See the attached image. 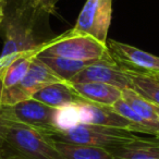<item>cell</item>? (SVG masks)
I'll return each mask as SVG.
<instances>
[{
  "mask_svg": "<svg viewBox=\"0 0 159 159\" xmlns=\"http://www.w3.org/2000/svg\"><path fill=\"white\" fill-rule=\"evenodd\" d=\"M49 16L34 0H3V19L0 24L3 40L1 68H6L22 53L42 52L56 36L49 26Z\"/></svg>",
  "mask_w": 159,
  "mask_h": 159,
  "instance_id": "1",
  "label": "cell"
},
{
  "mask_svg": "<svg viewBox=\"0 0 159 159\" xmlns=\"http://www.w3.org/2000/svg\"><path fill=\"white\" fill-rule=\"evenodd\" d=\"M0 148L5 157L61 159L52 139L25 124L0 119Z\"/></svg>",
  "mask_w": 159,
  "mask_h": 159,
  "instance_id": "2",
  "label": "cell"
},
{
  "mask_svg": "<svg viewBox=\"0 0 159 159\" xmlns=\"http://www.w3.org/2000/svg\"><path fill=\"white\" fill-rule=\"evenodd\" d=\"M46 135L55 141L91 145L106 149H110L139 139L134 132L123 129L85 123H80L66 130L57 129Z\"/></svg>",
  "mask_w": 159,
  "mask_h": 159,
  "instance_id": "3",
  "label": "cell"
},
{
  "mask_svg": "<svg viewBox=\"0 0 159 159\" xmlns=\"http://www.w3.org/2000/svg\"><path fill=\"white\" fill-rule=\"evenodd\" d=\"M39 55L58 56L84 61L110 57L106 44L98 42L92 36L74 34L70 30L49 40Z\"/></svg>",
  "mask_w": 159,
  "mask_h": 159,
  "instance_id": "4",
  "label": "cell"
},
{
  "mask_svg": "<svg viewBox=\"0 0 159 159\" xmlns=\"http://www.w3.org/2000/svg\"><path fill=\"white\" fill-rule=\"evenodd\" d=\"M55 108L30 98L16 105L2 106L0 109V119L25 124L49 134L57 130L55 126Z\"/></svg>",
  "mask_w": 159,
  "mask_h": 159,
  "instance_id": "5",
  "label": "cell"
},
{
  "mask_svg": "<svg viewBox=\"0 0 159 159\" xmlns=\"http://www.w3.org/2000/svg\"><path fill=\"white\" fill-rule=\"evenodd\" d=\"M58 82L66 81L60 79L55 72H52L46 64H44L36 57L32 61L25 76L20 82L14 86L2 91L1 106H11L23 100L30 99L36 92L42 89L43 87Z\"/></svg>",
  "mask_w": 159,
  "mask_h": 159,
  "instance_id": "6",
  "label": "cell"
},
{
  "mask_svg": "<svg viewBox=\"0 0 159 159\" xmlns=\"http://www.w3.org/2000/svg\"><path fill=\"white\" fill-rule=\"evenodd\" d=\"M112 16V0H87L79 14L74 34L92 36L98 42L106 44Z\"/></svg>",
  "mask_w": 159,
  "mask_h": 159,
  "instance_id": "7",
  "label": "cell"
},
{
  "mask_svg": "<svg viewBox=\"0 0 159 159\" xmlns=\"http://www.w3.org/2000/svg\"><path fill=\"white\" fill-rule=\"evenodd\" d=\"M106 45L111 58L121 70L150 76L159 74L157 56L113 39H107Z\"/></svg>",
  "mask_w": 159,
  "mask_h": 159,
  "instance_id": "8",
  "label": "cell"
},
{
  "mask_svg": "<svg viewBox=\"0 0 159 159\" xmlns=\"http://www.w3.org/2000/svg\"><path fill=\"white\" fill-rule=\"evenodd\" d=\"M99 82L123 89H131V81L124 70H121L110 57L97 60L77 73L69 83Z\"/></svg>",
  "mask_w": 159,
  "mask_h": 159,
  "instance_id": "9",
  "label": "cell"
},
{
  "mask_svg": "<svg viewBox=\"0 0 159 159\" xmlns=\"http://www.w3.org/2000/svg\"><path fill=\"white\" fill-rule=\"evenodd\" d=\"M81 116V123L97 124V125L111 126L134 132L131 122L120 116L112 106L95 104L81 99L75 102Z\"/></svg>",
  "mask_w": 159,
  "mask_h": 159,
  "instance_id": "10",
  "label": "cell"
},
{
  "mask_svg": "<svg viewBox=\"0 0 159 159\" xmlns=\"http://www.w3.org/2000/svg\"><path fill=\"white\" fill-rule=\"evenodd\" d=\"M70 84L75 93L86 102L112 106L121 98V89L106 83L84 82Z\"/></svg>",
  "mask_w": 159,
  "mask_h": 159,
  "instance_id": "11",
  "label": "cell"
},
{
  "mask_svg": "<svg viewBox=\"0 0 159 159\" xmlns=\"http://www.w3.org/2000/svg\"><path fill=\"white\" fill-rule=\"evenodd\" d=\"M113 159H159V139H142L110 148Z\"/></svg>",
  "mask_w": 159,
  "mask_h": 159,
  "instance_id": "12",
  "label": "cell"
},
{
  "mask_svg": "<svg viewBox=\"0 0 159 159\" xmlns=\"http://www.w3.org/2000/svg\"><path fill=\"white\" fill-rule=\"evenodd\" d=\"M32 98L55 109L74 104L82 99L68 82H58L47 85L36 92Z\"/></svg>",
  "mask_w": 159,
  "mask_h": 159,
  "instance_id": "13",
  "label": "cell"
},
{
  "mask_svg": "<svg viewBox=\"0 0 159 159\" xmlns=\"http://www.w3.org/2000/svg\"><path fill=\"white\" fill-rule=\"evenodd\" d=\"M61 159H113L109 149L91 145L73 144L52 139Z\"/></svg>",
  "mask_w": 159,
  "mask_h": 159,
  "instance_id": "14",
  "label": "cell"
},
{
  "mask_svg": "<svg viewBox=\"0 0 159 159\" xmlns=\"http://www.w3.org/2000/svg\"><path fill=\"white\" fill-rule=\"evenodd\" d=\"M37 59L46 64L52 72H55L61 80L66 82H70L71 80L80 73L83 69L91 66L97 60L84 61V60H73L68 58L58 57V56H44L38 55Z\"/></svg>",
  "mask_w": 159,
  "mask_h": 159,
  "instance_id": "15",
  "label": "cell"
},
{
  "mask_svg": "<svg viewBox=\"0 0 159 159\" xmlns=\"http://www.w3.org/2000/svg\"><path fill=\"white\" fill-rule=\"evenodd\" d=\"M38 51H29L19 56L16 60L3 68L2 74V87L3 89H8L10 87L18 84L21 80L25 76L29 71L32 61L38 56Z\"/></svg>",
  "mask_w": 159,
  "mask_h": 159,
  "instance_id": "16",
  "label": "cell"
},
{
  "mask_svg": "<svg viewBox=\"0 0 159 159\" xmlns=\"http://www.w3.org/2000/svg\"><path fill=\"white\" fill-rule=\"evenodd\" d=\"M121 97L143 119L152 123H159V107L145 99L130 87L121 89Z\"/></svg>",
  "mask_w": 159,
  "mask_h": 159,
  "instance_id": "17",
  "label": "cell"
},
{
  "mask_svg": "<svg viewBox=\"0 0 159 159\" xmlns=\"http://www.w3.org/2000/svg\"><path fill=\"white\" fill-rule=\"evenodd\" d=\"M131 81V89L139 95L159 107V82L150 75L125 71Z\"/></svg>",
  "mask_w": 159,
  "mask_h": 159,
  "instance_id": "18",
  "label": "cell"
},
{
  "mask_svg": "<svg viewBox=\"0 0 159 159\" xmlns=\"http://www.w3.org/2000/svg\"><path fill=\"white\" fill-rule=\"evenodd\" d=\"M81 123V116L76 104H71L68 106L56 109L55 113V126L58 130H66Z\"/></svg>",
  "mask_w": 159,
  "mask_h": 159,
  "instance_id": "19",
  "label": "cell"
},
{
  "mask_svg": "<svg viewBox=\"0 0 159 159\" xmlns=\"http://www.w3.org/2000/svg\"><path fill=\"white\" fill-rule=\"evenodd\" d=\"M60 0H34V2L49 14H57L56 12V6Z\"/></svg>",
  "mask_w": 159,
  "mask_h": 159,
  "instance_id": "20",
  "label": "cell"
},
{
  "mask_svg": "<svg viewBox=\"0 0 159 159\" xmlns=\"http://www.w3.org/2000/svg\"><path fill=\"white\" fill-rule=\"evenodd\" d=\"M2 74H3V68L0 66V109H1V96H2V91H3V87H2Z\"/></svg>",
  "mask_w": 159,
  "mask_h": 159,
  "instance_id": "21",
  "label": "cell"
},
{
  "mask_svg": "<svg viewBox=\"0 0 159 159\" xmlns=\"http://www.w3.org/2000/svg\"><path fill=\"white\" fill-rule=\"evenodd\" d=\"M2 19H3V0L0 1V24L2 22Z\"/></svg>",
  "mask_w": 159,
  "mask_h": 159,
  "instance_id": "22",
  "label": "cell"
},
{
  "mask_svg": "<svg viewBox=\"0 0 159 159\" xmlns=\"http://www.w3.org/2000/svg\"><path fill=\"white\" fill-rule=\"evenodd\" d=\"M0 159H6V157L3 156L2 152H1V148H0Z\"/></svg>",
  "mask_w": 159,
  "mask_h": 159,
  "instance_id": "23",
  "label": "cell"
},
{
  "mask_svg": "<svg viewBox=\"0 0 159 159\" xmlns=\"http://www.w3.org/2000/svg\"><path fill=\"white\" fill-rule=\"evenodd\" d=\"M6 159H21V158H18V157H6Z\"/></svg>",
  "mask_w": 159,
  "mask_h": 159,
  "instance_id": "24",
  "label": "cell"
},
{
  "mask_svg": "<svg viewBox=\"0 0 159 159\" xmlns=\"http://www.w3.org/2000/svg\"><path fill=\"white\" fill-rule=\"evenodd\" d=\"M152 77H155V79H156L157 81H158V82H159V74H157V75H154V76H152Z\"/></svg>",
  "mask_w": 159,
  "mask_h": 159,
  "instance_id": "25",
  "label": "cell"
},
{
  "mask_svg": "<svg viewBox=\"0 0 159 159\" xmlns=\"http://www.w3.org/2000/svg\"><path fill=\"white\" fill-rule=\"evenodd\" d=\"M157 137H158V139H159V136H157Z\"/></svg>",
  "mask_w": 159,
  "mask_h": 159,
  "instance_id": "26",
  "label": "cell"
},
{
  "mask_svg": "<svg viewBox=\"0 0 159 159\" xmlns=\"http://www.w3.org/2000/svg\"><path fill=\"white\" fill-rule=\"evenodd\" d=\"M0 1H1V0H0Z\"/></svg>",
  "mask_w": 159,
  "mask_h": 159,
  "instance_id": "27",
  "label": "cell"
}]
</instances>
